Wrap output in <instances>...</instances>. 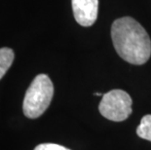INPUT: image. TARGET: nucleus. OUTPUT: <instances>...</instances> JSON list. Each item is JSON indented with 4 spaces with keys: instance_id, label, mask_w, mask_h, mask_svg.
<instances>
[{
    "instance_id": "obj_8",
    "label": "nucleus",
    "mask_w": 151,
    "mask_h": 150,
    "mask_svg": "<svg viewBox=\"0 0 151 150\" xmlns=\"http://www.w3.org/2000/svg\"><path fill=\"white\" fill-rule=\"evenodd\" d=\"M94 95H98V97H102V95H104L101 94V93H95Z\"/></svg>"
},
{
    "instance_id": "obj_4",
    "label": "nucleus",
    "mask_w": 151,
    "mask_h": 150,
    "mask_svg": "<svg viewBox=\"0 0 151 150\" xmlns=\"http://www.w3.org/2000/svg\"><path fill=\"white\" fill-rule=\"evenodd\" d=\"M76 22L82 27H91L98 19L99 0H71Z\"/></svg>"
},
{
    "instance_id": "obj_5",
    "label": "nucleus",
    "mask_w": 151,
    "mask_h": 150,
    "mask_svg": "<svg viewBox=\"0 0 151 150\" xmlns=\"http://www.w3.org/2000/svg\"><path fill=\"white\" fill-rule=\"evenodd\" d=\"M14 52L10 48L0 49V79L5 75L14 60Z\"/></svg>"
},
{
    "instance_id": "obj_7",
    "label": "nucleus",
    "mask_w": 151,
    "mask_h": 150,
    "mask_svg": "<svg viewBox=\"0 0 151 150\" xmlns=\"http://www.w3.org/2000/svg\"><path fill=\"white\" fill-rule=\"evenodd\" d=\"M34 150H70L63 145L56 144V143H42L37 145Z\"/></svg>"
},
{
    "instance_id": "obj_1",
    "label": "nucleus",
    "mask_w": 151,
    "mask_h": 150,
    "mask_svg": "<svg viewBox=\"0 0 151 150\" xmlns=\"http://www.w3.org/2000/svg\"><path fill=\"white\" fill-rule=\"evenodd\" d=\"M111 38L120 58L129 63L141 65L151 56V39L139 22L131 17L114 21L111 27Z\"/></svg>"
},
{
    "instance_id": "obj_3",
    "label": "nucleus",
    "mask_w": 151,
    "mask_h": 150,
    "mask_svg": "<svg viewBox=\"0 0 151 150\" xmlns=\"http://www.w3.org/2000/svg\"><path fill=\"white\" fill-rule=\"evenodd\" d=\"M133 100L130 95L123 90L109 91L102 95L99 110L102 116L114 122L126 120L132 114Z\"/></svg>"
},
{
    "instance_id": "obj_2",
    "label": "nucleus",
    "mask_w": 151,
    "mask_h": 150,
    "mask_svg": "<svg viewBox=\"0 0 151 150\" xmlns=\"http://www.w3.org/2000/svg\"><path fill=\"white\" fill-rule=\"evenodd\" d=\"M54 95V85L49 76L39 74L33 79L25 93L22 110L30 119H36L46 111Z\"/></svg>"
},
{
    "instance_id": "obj_6",
    "label": "nucleus",
    "mask_w": 151,
    "mask_h": 150,
    "mask_svg": "<svg viewBox=\"0 0 151 150\" xmlns=\"http://www.w3.org/2000/svg\"><path fill=\"white\" fill-rule=\"evenodd\" d=\"M137 133L139 138L151 141V114L141 118L140 124L137 129Z\"/></svg>"
}]
</instances>
